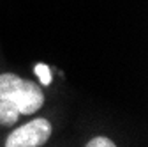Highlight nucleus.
Instances as JSON below:
<instances>
[{"mask_svg": "<svg viewBox=\"0 0 148 147\" xmlns=\"http://www.w3.org/2000/svg\"><path fill=\"white\" fill-rule=\"evenodd\" d=\"M0 99L12 101L20 110V115H30L42 108L44 92L30 80H23L12 73H4L0 75Z\"/></svg>", "mask_w": 148, "mask_h": 147, "instance_id": "1", "label": "nucleus"}, {"mask_svg": "<svg viewBox=\"0 0 148 147\" xmlns=\"http://www.w3.org/2000/svg\"><path fill=\"white\" fill-rule=\"evenodd\" d=\"M53 128L49 124L48 119H32L30 122H27L25 126L14 130L7 140L5 145L7 147H39L44 145L48 142V138L51 137Z\"/></svg>", "mask_w": 148, "mask_h": 147, "instance_id": "2", "label": "nucleus"}, {"mask_svg": "<svg viewBox=\"0 0 148 147\" xmlns=\"http://www.w3.org/2000/svg\"><path fill=\"white\" fill-rule=\"evenodd\" d=\"M20 119V110L9 99H0V124L11 126Z\"/></svg>", "mask_w": 148, "mask_h": 147, "instance_id": "3", "label": "nucleus"}, {"mask_svg": "<svg viewBox=\"0 0 148 147\" xmlns=\"http://www.w3.org/2000/svg\"><path fill=\"white\" fill-rule=\"evenodd\" d=\"M35 75L39 76V82L42 83V85H49L51 83V69L46 66V64H37L35 66Z\"/></svg>", "mask_w": 148, "mask_h": 147, "instance_id": "4", "label": "nucleus"}, {"mask_svg": "<svg viewBox=\"0 0 148 147\" xmlns=\"http://www.w3.org/2000/svg\"><path fill=\"white\" fill-rule=\"evenodd\" d=\"M115 145L116 144L108 137H95V138L88 140V144H86V147H115Z\"/></svg>", "mask_w": 148, "mask_h": 147, "instance_id": "5", "label": "nucleus"}]
</instances>
